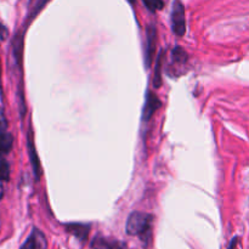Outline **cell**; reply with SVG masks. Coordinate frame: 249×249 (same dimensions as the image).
Here are the masks:
<instances>
[{"instance_id":"obj_13","label":"cell","mask_w":249,"mask_h":249,"mask_svg":"<svg viewBox=\"0 0 249 249\" xmlns=\"http://www.w3.org/2000/svg\"><path fill=\"white\" fill-rule=\"evenodd\" d=\"M6 129H7V121H6V118H5L4 111L0 108V134L5 133V131H6Z\"/></svg>"},{"instance_id":"obj_2","label":"cell","mask_w":249,"mask_h":249,"mask_svg":"<svg viewBox=\"0 0 249 249\" xmlns=\"http://www.w3.org/2000/svg\"><path fill=\"white\" fill-rule=\"evenodd\" d=\"M173 32L178 36H184L186 33V19H185L184 5L180 0H175L172 10Z\"/></svg>"},{"instance_id":"obj_5","label":"cell","mask_w":249,"mask_h":249,"mask_svg":"<svg viewBox=\"0 0 249 249\" xmlns=\"http://www.w3.org/2000/svg\"><path fill=\"white\" fill-rule=\"evenodd\" d=\"M46 247H48V241L45 235L38 229H34L21 249H46Z\"/></svg>"},{"instance_id":"obj_16","label":"cell","mask_w":249,"mask_h":249,"mask_svg":"<svg viewBox=\"0 0 249 249\" xmlns=\"http://www.w3.org/2000/svg\"><path fill=\"white\" fill-rule=\"evenodd\" d=\"M2 196V187H1V184H0V198H1Z\"/></svg>"},{"instance_id":"obj_6","label":"cell","mask_w":249,"mask_h":249,"mask_svg":"<svg viewBox=\"0 0 249 249\" xmlns=\"http://www.w3.org/2000/svg\"><path fill=\"white\" fill-rule=\"evenodd\" d=\"M160 106H162L160 100L153 92L148 91L147 96H146L145 107H143V119L148 121V119L152 118L153 114L157 112V109L160 108Z\"/></svg>"},{"instance_id":"obj_11","label":"cell","mask_w":249,"mask_h":249,"mask_svg":"<svg viewBox=\"0 0 249 249\" xmlns=\"http://www.w3.org/2000/svg\"><path fill=\"white\" fill-rule=\"evenodd\" d=\"M162 58H163V53L160 51L155 66L156 71H155V77H153V85H155L156 88H160V85H162Z\"/></svg>"},{"instance_id":"obj_17","label":"cell","mask_w":249,"mask_h":249,"mask_svg":"<svg viewBox=\"0 0 249 249\" xmlns=\"http://www.w3.org/2000/svg\"><path fill=\"white\" fill-rule=\"evenodd\" d=\"M0 74H1V66H0Z\"/></svg>"},{"instance_id":"obj_8","label":"cell","mask_w":249,"mask_h":249,"mask_svg":"<svg viewBox=\"0 0 249 249\" xmlns=\"http://www.w3.org/2000/svg\"><path fill=\"white\" fill-rule=\"evenodd\" d=\"M66 229H67L68 232H71L82 241L87 240L88 235H89V226L84 225V224H71V225L66 226Z\"/></svg>"},{"instance_id":"obj_4","label":"cell","mask_w":249,"mask_h":249,"mask_svg":"<svg viewBox=\"0 0 249 249\" xmlns=\"http://www.w3.org/2000/svg\"><path fill=\"white\" fill-rule=\"evenodd\" d=\"M146 65L150 67L155 57L156 44H157V28L155 26H148L146 31Z\"/></svg>"},{"instance_id":"obj_15","label":"cell","mask_w":249,"mask_h":249,"mask_svg":"<svg viewBox=\"0 0 249 249\" xmlns=\"http://www.w3.org/2000/svg\"><path fill=\"white\" fill-rule=\"evenodd\" d=\"M6 36H7V29L5 28L1 23H0V38L5 39Z\"/></svg>"},{"instance_id":"obj_1","label":"cell","mask_w":249,"mask_h":249,"mask_svg":"<svg viewBox=\"0 0 249 249\" xmlns=\"http://www.w3.org/2000/svg\"><path fill=\"white\" fill-rule=\"evenodd\" d=\"M153 216L143 212H133L126 221V232L131 236H138L141 240L147 241L152 230Z\"/></svg>"},{"instance_id":"obj_14","label":"cell","mask_w":249,"mask_h":249,"mask_svg":"<svg viewBox=\"0 0 249 249\" xmlns=\"http://www.w3.org/2000/svg\"><path fill=\"white\" fill-rule=\"evenodd\" d=\"M163 1L162 0H150V9L156 10V9H162Z\"/></svg>"},{"instance_id":"obj_12","label":"cell","mask_w":249,"mask_h":249,"mask_svg":"<svg viewBox=\"0 0 249 249\" xmlns=\"http://www.w3.org/2000/svg\"><path fill=\"white\" fill-rule=\"evenodd\" d=\"M10 177V168L6 160L0 158V180H9Z\"/></svg>"},{"instance_id":"obj_9","label":"cell","mask_w":249,"mask_h":249,"mask_svg":"<svg viewBox=\"0 0 249 249\" xmlns=\"http://www.w3.org/2000/svg\"><path fill=\"white\" fill-rule=\"evenodd\" d=\"M28 151H29V156H31L32 165H33L34 174H36V179H39V178H40V163H39V158L38 156H36V147H34L33 145V140H32L31 134H29L28 136Z\"/></svg>"},{"instance_id":"obj_7","label":"cell","mask_w":249,"mask_h":249,"mask_svg":"<svg viewBox=\"0 0 249 249\" xmlns=\"http://www.w3.org/2000/svg\"><path fill=\"white\" fill-rule=\"evenodd\" d=\"M91 248L92 249H125L124 245L119 241L114 240H108V238H105L99 236V237H95L91 242Z\"/></svg>"},{"instance_id":"obj_3","label":"cell","mask_w":249,"mask_h":249,"mask_svg":"<svg viewBox=\"0 0 249 249\" xmlns=\"http://www.w3.org/2000/svg\"><path fill=\"white\" fill-rule=\"evenodd\" d=\"M189 62V56L184 49L177 48L173 49L172 51V61H170V68H174V72L172 74H182L185 73L184 67H186Z\"/></svg>"},{"instance_id":"obj_10","label":"cell","mask_w":249,"mask_h":249,"mask_svg":"<svg viewBox=\"0 0 249 249\" xmlns=\"http://www.w3.org/2000/svg\"><path fill=\"white\" fill-rule=\"evenodd\" d=\"M12 143H14V138L11 134L2 133L0 134V153H7L11 151Z\"/></svg>"}]
</instances>
